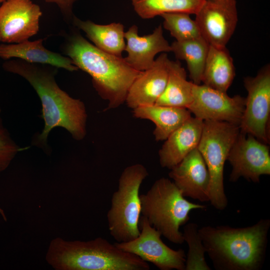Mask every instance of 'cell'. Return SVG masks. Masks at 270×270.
<instances>
[{"instance_id": "ffe728a7", "label": "cell", "mask_w": 270, "mask_h": 270, "mask_svg": "<svg viewBox=\"0 0 270 270\" xmlns=\"http://www.w3.org/2000/svg\"><path fill=\"white\" fill-rule=\"evenodd\" d=\"M232 58L226 48L210 45L204 70V84L226 92L235 76Z\"/></svg>"}, {"instance_id": "44dd1931", "label": "cell", "mask_w": 270, "mask_h": 270, "mask_svg": "<svg viewBox=\"0 0 270 270\" xmlns=\"http://www.w3.org/2000/svg\"><path fill=\"white\" fill-rule=\"evenodd\" d=\"M74 25L85 32L98 48L108 54L122 56L126 42L124 26L120 22L98 24L90 20H82L74 16Z\"/></svg>"}, {"instance_id": "ac0fdd59", "label": "cell", "mask_w": 270, "mask_h": 270, "mask_svg": "<svg viewBox=\"0 0 270 270\" xmlns=\"http://www.w3.org/2000/svg\"><path fill=\"white\" fill-rule=\"evenodd\" d=\"M43 40L0 44V58H16L31 64H48L73 72L78 70L71 59L46 49Z\"/></svg>"}, {"instance_id": "4dcf8cb0", "label": "cell", "mask_w": 270, "mask_h": 270, "mask_svg": "<svg viewBox=\"0 0 270 270\" xmlns=\"http://www.w3.org/2000/svg\"><path fill=\"white\" fill-rule=\"evenodd\" d=\"M206 0L214 1V0Z\"/></svg>"}, {"instance_id": "7402d4cb", "label": "cell", "mask_w": 270, "mask_h": 270, "mask_svg": "<svg viewBox=\"0 0 270 270\" xmlns=\"http://www.w3.org/2000/svg\"><path fill=\"white\" fill-rule=\"evenodd\" d=\"M193 84L186 80L180 62L170 60L165 88L155 104L188 108L192 100Z\"/></svg>"}, {"instance_id": "8992f818", "label": "cell", "mask_w": 270, "mask_h": 270, "mask_svg": "<svg viewBox=\"0 0 270 270\" xmlns=\"http://www.w3.org/2000/svg\"><path fill=\"white\" fill-rule=\"evenodd\" d=\"M148 175L144 165L136 164L126 167L120 176L106 215L110 234L118 242L132 240L140 234L139 192Z\"/></svg>"}, {"instance_id": "83f0119b", "label": "cell", "mask_w": 270, "mask_h": 270, "mask_svg": "<svg viewBox=\"0 0 270 270\" xmlns=\"http://www.w3.org/2000/svg\"><path fill=\"white\" fill-rule=\"evenodd\" d=\"M47 2L56 4L66 16L72 14V8L76 0H44Z\"/></svg>"}, {"instance_id": "484cf974", "label": "cell", "mask_w": 270, "mask_h": 270, "mask_svg": "<svg viewBox=\"0 0 270 270\" xmlns=\"http://www.w3.org/2000/svg\"><path fill=\"white\" fill-rule=\"evenodd\" d=\"M164 28L169 31L177 41L186 40L201 36L195 20L186 12H170L161 14Z\"/></svg>"}, {"instance_id": "8fae6325", "label": "cell", "mask_w": 270, "mask_h": 270, "mask_svg": "<svg viewBox=\"0 0 270 270\" xmlns=\"http://www.w3.org/2000/svg\"><path fill=\"white\" fill-rule=\"evenodd\" d=\"M246 98L232 97L226 92L204 84H194L192 100L188 108L194 117L202 120L225 122L239 126L245 106Z\"/></svg>"}, {"instance_id": "9a60e30c", "label": "cell", "mask_w": 270, "mask_h": 270, "mask_svg": "<svg viewBox=\"0 0 270 270\" xmlns=\"http://www.w3.org/2000/svg\"><path fill=\"white\" fill-rule=\"evenodd\" d=\"M170 60L162 53L150 68L141 72L128 90L125 102L128 108L134 110L156 103L167 82Z\"/></svg>"}, {"instance_id": "603a6c76", "label": "cell", "mask_w": 270, "mask_h": 270, "mask_svg": "<svg viewBox=\"0 0 270 270\" xmlns=\"http://www.w3.org/2000/svg\"><path fill=\"white\" fill-rule=\"evenodd\" d=\"M170 46L171 52L176 58L186 62L192 82L200 84L210 46L208 42L200 36L186 40H176Z\"/></svg>"}, {"instance_id": "cb8c5ba5", "label": "cell", "mask_w": 270, "mask_h": 270, "mask_svg": "<svg viewBox=\"0 0 270 270\" xmlns=\"http://www.w3.org/2000/svg\"><path fill=\"white\" fill-rule=\"evenodd\" d=\"M134 9L143 19L165 13L186 12L196 14L206 0H131Z\"/></svg>"}, {"instance_id": "52a82bcc", "label": "cell", "mask_w": 270, "mask_h": 270, "mask_svg": "<svg viewBox=\"0 0 270 270\" xmlns=\"http://www.w3.org/2000/svg\"><path fill=\"white\" fill-rule=\"evenodd\" d=\"M240 132L239 126L235 124L211 120L204 121L197 148L210 174V202L218 210H224L228 206L224 184V166Z\"/></svg>"}, {"instance_id": "7a4b0ae2", "label": "cell", "mask_w": 270, "mask_h": 270, "mask_svg": "<svg viewBox=\"0 0 270 270\" xmlns=\"http://www.w3.org/2000/svg\"><path fill=\"white\" fill-rule=\"evenodd\" d=\"M4 68L26 79L38 95L45 123L40 139L45 140L56 126L67 130L75 139L83 138L86 120L84 104L62 90L48 70L20 59L6 62Z\"/></svg>"}, {"instance_id": "30bf717a", "label": "cell", "mask_w": 270, "mask_h": 270, "mask_svg": "<svg viewBox=\"0 0 270 270\" xmlns=\"http://www.w3.org/2000/svg\"><path fill=\"white\" fill-rule=\"evenodd\" d=\"M227 160L232 167L230 176L232 182L244 178L256 183L262 176L270 174L269 146L252 135L240 132Z\"/></svg>"}, {"instance_id": "f546056e", "label": "cell", "mask_w": 270, "mask_h": 270, "mask_svg": "<svg viewBox=\"0 0 270 270\" xmlns=\"http://www.w3.org/2000/svg\"><path fill=\"white\" fill-rule=\"evenodd\" d=\"M7 0H0V4L2 3L3 2L6 1Z\"/></svg>"}, {"instance_id": "4fadbf2b", "label": "cell", "mask_w": 270, "mask_h": 270, "mask_svg": "<svg viewBox=\"0 0 270 270\" xmlns=\"http://www.w3.org/2000/svg\"><path fill=\"white\" fill-rule=\"evenodd\" d=\"M195 15L201 36L208 44L225 47L238 22L236 0H206Z\"/></svg>"}, {"instance_id": "f1b7e54d", "label": "cell", "mask_w": 270, "mask_h": 270, "mask_svg": "<svg viewBox=\"0 0 270 270\" xmlns=\"http://www.w3.org/2000/svg\"><path fill=\"white\" fill-rule=\"evenodd\" d=\"M0 213L2 216H4V211L2 210L0 207Z\"/></svg>"}, {"instance_id": "2e32d148", "label": "cell", "mask_w": 270, "mask_h": 270, "mask_svg": "<svg viewBox=\"0 0 270 270\" xmlns=\"http://www.w3.org/2000/svg\"><path fill=\"white\" fill-rule=\"evenodd\" d=\"M124 38L126 41L124 50L128 56L124 59L138 71L150 68L158 54L171 52L170 45L164 36L161 24L152 33L144 36H138V26L133 25L124 32Z\"/></svg>"}, {"instance_id": "5bb4252c", "label": "cell", "mask_w": 270, "mask_h": 270, "mask_svg": "<svg viewBox=\"0 0 270 270\" xmlns=\"http://www.w3.org/2000/svg\"><path fill=\"white\" fill-rule=\"evenodd\" d=\"M168 176L184 197L210 202V174L198 148L171 168Z\"/></svg>"}, {"instance_id": "9c48e42d", "label": "cell", "mask_w": 270, "mask_h": 270, "mask_svg": "<svg viewBox=\"0 0 270 270\" xmlns=\"http://www.w3.org/2000/svg\"><path fill=\"white\" fill-rule=\"evenodd\" d=\"M138 236L127 242L114 243L120 250L150 262L160 270H185L186 254L182 249L173 250L161 239V234L140 216Z\"/></svg>"}, {"instance_id": "7c38bea8", "label": "cell", "mask_w": 270, "mask_h": 270, "mask_svg": "<svg viewBox=\"0 0 270 270\" xmlns=\"http://www.w3.org/2000/svg\"><path fill=\"white\" fill-rule=\"evenodd\" d=\"M0 6V42L18 44L28 40L40 28L42 15L31 0H7Z\"/></svg>"}, {"instance_id": "277c9868", "label": "cell", "mask_w": 270, "mask_h": 270, "mask_svg": "<svg viewBox=\"0 0 270 270\" xmlns=\"http://www.w3.org/2000/svg\"><path fill=\"white\" fill-rule=\"evenodd\" d=\"M46 260L58 270H149L147 262L97 238L88 241L56 238L50 243Z\"/></svg>"}, {"instance_id": "6da1fadb", "label": "cell", "mask_w": 270, "mask_h": 270, "mask_svg": "<svg viewBox=\"0 0 270 270\" xmlns=\"http://www.w3.org/2000/svg\"><path fill=\"white\" fill-rule=\"evenodd\" d=\"M270 220L252 226H204L198 232L214 267L218 270H259L264 264Z\"/></svg>"}, {"instance_id": "5b68a950", "label": "cell", "mask_w": 270, "mask_h": 270, "mask_svg": "<svg viewBox=\"0 0 270 270\" xmlns=\"http://www.w3.org/2000/svg\"><path fill=\"white\" fill-rule=\"evenodd\" d=\"M140 198L142 216L162 236L176 244L184 242L180 228L189 220L190 212L206 208L186 199L174 183L166 178L156 180Z\"/></svg>"}, {"instance_id": "e0dca14e", "label": "cell", "mask_w": 270, "mask_h": 270, "mask_svg": "<svg viewBox=\"0 0 270 270\" xmlns=\"http://www.w3.org/2000/svg\"><path fill=\"white\" fill-rule=\"evenodd\" d=\"M203 126L204 120L191 116L173 132L158 151L160 166L170 170L197 148Z\"/></svg>"}, {"instance_id": "4316f807", "label": "cell", "mask_w": 270, "mask_h": 270, "mask_svg": "<svg viewBox=\"0 0 270 270\" xmlns=\"http://www.w3.org/2000/svg\"><path fill=\"white\" fill-rule=\"evenodd\" d=\"M16 151L15 147L0 129V172L6 168Z\"/></svg>"}, {"instance_id": "ba28073f", "label": "cell", "mask_w": 270, "mask_h": 270, "mask_svg": "<svg viewBox=\"0 0 270 270\" xmlns=\"http://www.w3.org/2000/svg\"><path fill=\"white\" fill-rule=\"evenodd\" d=\"M244 84L248 95L239 125L241 133L268 144L270 140V66L267 64L255 76H247Z\"/></svg>"}, {"instance_id": "d4e9b609", "label": "cell", "mask_w": 270, "mask_h": 270, "mask_svg": "<svg viewBox=\"0 0 270 270\" xmlns=\"http://www.w3.org/2000/svg\"><path fill=\"white\" fill-rule=\"evenodd\" d=\"M198 225L194 222L185 224L182 236L188 250L186 258L185 270H210L205 258L206 250L200 237Z\"/></svg>"}, {"instance_id": "d6986e66", "label": "cell", "mask_w": 270, "mask_h": 270, "mask_svg": "<svg viewBox=\"0 0 270 270\" xmlns=\"http://www.w3.org/2000/svg\"><path fill=\"white\" fill-rule=\"evenodd\" d=\"M133 115L136 118L154 122L155 128L153 134L156 141L166 140L192 116L186 108L156 104L136 108L133 110Z\"/></svg>"}, {"instance_id": "3957f363", "label": "cell", "mask_w": 270, "mask_h": 270, "mask_svg": "<svg viewBox=\"0 0 270 270\" xmlns=\"http://www.w3.org/2000/svg\"><path fill=\"white\" fill-rule=\"evenodd\" d=\"M66 52L74 66L92 77L96 90L108 102L106 109L116 108L125 102L130 86L141 72L132 68L122 56L102 50L80 34L70 38Z\"/></svg>"}]
</instances>
